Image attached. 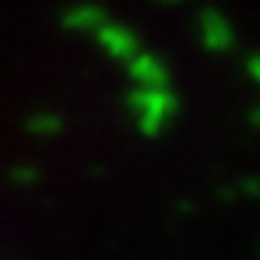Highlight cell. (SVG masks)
I'll list each match as a JSON object with an SVG mask.
<instances>
[{
    "label": "cell",
    "instance_id": "6da1fadb",
    "mask_svg": "<svg viewBox=\"0 0 260 260\" xmlns=\"http://www.w3.org/2000/svg\"><path fill=\"white\" fill-rule=\"evenodd\" d=\"M126 112L134 119V126L145 138L162 134L174 116H177V94L170 87H130L126 94Z\"/></svg>",
    "mask_w": 260,
    "mask_h": 260
},
{
    "label": "cell",
    "instance_id": "7a4b0ae2",
    "mask_svg": "<svg viewBox=\"0 0 260 260\" xmlns=\"http://www.w3.org/2000/svg\"><path fill=\"white\" fill-rule=\"evenodd\" d=\"M195 25H199V44L210 54H228L235 47V29H232V22H228L217 8H206Z\"/></svg>",
    "mask_w": 260,
    "mask_h": 260
},
{
    "label": "cell",
    "instance_id": "3957f363",
    "mask_svg": "<svg viewBox=\"0 0 260 260\" xmlns=\"http://www.w3.org/2000/svg\"><path fill=\"white\" fill-rule=\"evenodd\" d=\"M94 40H98V47H102L112 61H123V65H130V61L141 54V44H138V37H134V29H126V25H119V22H109Z\"/></svg>",
    "mask_w": 260,
    "mask_h": 260
},
{
    "label": "cell",
    "instance_id": "277c9868",
    "mask_svg": "<svg viewBox=\"0 0 260 260\" xmlns=\"http://www.w3.org/2000/svg\"><path fill=\"white\" fill-rule=\"evenodd\" d=\"M126 76H130L134 87H170V69L152 51H141L134 61H130L126 65Z\"/></svg>",
    "mask_w": 260,
    "mask_h": 260
},
{
    "label": "cell",
    "instance_id": "5b68a950",
    "mask_svg": "<svg viewBox=\"0 0 260 260\" xmlns=\"http://www.w3.org/2000/svg\"><path fill=\"white\" fill-rule=\"evenodd\" d=\"M61 25L69 32H90V37H98V32L109 25V18L98 4H76V8H69L61 15Z\"/></svg>",
    "mask_w": 260,
    "mask_h": 260
},
{
    "label": "cell",
    "instance_id": "8992f818",
    "mask_svg": "<svg viewBox=\"0 0 260 260\" xmlns=\"http://www.w3.org/2000/svg\"><path fill=\"white\" fill-rule=\"evenodd\" d=\"M61 116L58 112H37V116H29L25 119V130L32 138H40V141H51V138H58L61 134Z\"/></svg>",
    "mask_w": 260,
    "mask_h": 260
},
{
    "label": "cell",
    "instance_id": "52a82bcc",
    "mask_svg": "<svg viewBox=\"0 0 260 260\" xmlns=\"http://www.w3.org/2000/svg\"><path fill=\"white\" fill-rule=\"evenodd\" d=\"M11 181L15 184H37L40 181V170L32 167V162H18V167L11 170Z\"/></svg>",
    "mask_w": 260,
    "mask_h": 260
},
{
    "label": "cell",
    "instance_id": "ba28073f",
    "mask_svg": "<svg viewBox=\"0 0 260 260\" xmlns=\"http://www.w3.org/2000/svg\"><path fill=\"white\" fill-rule=\"evenodd\" d=\"M239 195H246V199H260V177H246L239 184Z\"/></svg>",
    "mask_w": 260,
    "mask_h": 260
},
{
    "label": "cell",
    "instance_id": "9c48e42d",
    "mask_svg": "<svg viewBox=\"0 0 260 260\" xmlns=\"http://www.w3.org/2000/svg\"><path fill=\"white\" fill-rule=\"evenodd\" d=\"M246 73H249V80L260 87V54H249V58H246Z\"/></svg>",
    "mask_w": 260,
    "mask_h": 260
},
{
    "label": "cell",
    "instance_id": "30bf717a",
    "mask_svg": "<svg viewBox=\"0 0 260 260\" xmlns=\"http://www.w3.org/2000/svg\"><path fill=\"white\" fill-rule=\"evenodd\" d=\"M253 123H256V126H260V109H253Z\"/></svg>",
    "mask_w": 260,
    "mask_h": 260
},
{
    "label": "cell",
    "instance_id": "8fae6325",
    "mask_svg": "<svg viewBox=\"0 0 260 260\" xmlns=\"http://www.w3.org/2000/svg\"><path fill=\"white\" fill-rule=\"evenodd\" d=\"M159 4H174V0H159Z\"/></svg>",
    "mask_w": 260,
    "mask_h": 260
}]
</instances>
